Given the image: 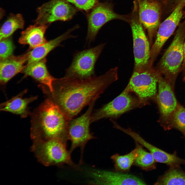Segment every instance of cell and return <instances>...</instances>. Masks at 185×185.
Returning <instances> with one entry per match:
<instances>
[{
	"label": "cell",
	"instance_id": "cell-26",
	"mask_svg": "<svg viewBox=\"0 0 185 185\" xmlns=\"http://www.w3.org/2000/svg\"><path fill=\"white\" fill-rule=\"evenodd\" d=\"M173 128L185 134V108L179 103L172 116L169 130Z\"/></svg>",
	"mask_w": 185,
	"mask_h": 185
},
{
	"label": "cell",
	"instance_id": "cell-16",
	"mask_svg": "<svg viewBox=\"0 0 185 185\" xmlns=\"http://www.w3.org/2000/svg\"><path fill=\"white\" fill-rule=\"evenodd\" d=\"M28 52L19 56L12 55L0 60V82L2 86L5 85L16 75L23 71L24 65L27 61Z\"/></svg>",
	"mask_w": 185,
	"mask_h": 185
},
{
	"label": "cell",
	"instance_id": "cell-23",
	"mask_svg": "<svg viewBox=\"0 0 185 185\" xmlns=\"http://www.w3.org/2000/svg\"><path fill=\"white\" fill-rule=\"evenodd\" d=\"M137 154V149H135L129 153L123 155L115 154L111 156L116 171L125 172L129 171L134 163Z\"/></svg>",
	"mask_w": 185,
	"mask_h": 185
},
{
	"label": "cell",
	"instance_id": "cell-6",
	"mask_svg": "<svg viewBox=\"0 0 185 185\" xmlns=\"http://www.w3.org/2000/svg\"><path fill=\"white\" fill-rule=\"evenodd\" d=\"M96 100L93 101L89 105L86 111L80 116L72 119L69 122L67 135L68 140L71 142L69 150L71 153L76 148L79 147L81 158L79 163H82L83 151L88 141L95 138L91 133L89 125L91 122L92 112Z\"/></svg>",
	"mask_w": 185,
	"mask_h": 185
},
{
	"label": "cell",
	"instance_id": "cell-22",
	"mask_svg": "<svg viewBox=\"0 0 185 185\" xmlns=\"http://www.w3.org/2000/svg\"><path fill=\"white\" fill-rule=\"evenodd\" d=\"M24 24L21 14H11L1 27L0 40L9 37L16 30L23 28Z\"/></svg>",
	"mask_w": 185,
	"mask_h": 185
},
{
	"label": "cell",
	"instance_id": "cell-31",
	"mask_svg": "<svg viewBox=\"0 0 185 185\" xmlns=\"http://www.w3.org/2000/svg\"><path fill=\"white\" fill-rule=\"evenodd\" d=\"M184 135H185V134H184Z\"/></svg>",
	"mask_w": 185,
	"mask_h": 185
},
{
	"label": "cell",
	"instance_id": "cell-9",
	"mask_svg": "<svg viewBox=\"0 0 185 185\" xmlns=\"http://www.w3.org/2000/svg\"><path fill=\"white\" fill-rule=\"evenodd\" d=\"M131 27L134 58L133 72L144 71L153 67L150 64L151 49L149 41L140 22L132 20Z\"/></svg>",
	"mask_w": 185,
	"mask_h": 185
},
{
	"label": "cell",
	"instance_id": "cell-28",
	"mask_svg": "<svg viewBox=\"0 0 185 185\" xmlns=\"http://www.w3.org/2000/svg\"><path fill=\"white\" fill-rule=\"evenodd\" d=\"M75 5L78 8L86 12L91 10L97 3L98 0H66Z\"/></svg>",
	"mask_w": 185,
	"mask_h": 185
},
{
	"label": "cell",
	"instance_id": "cell-27",
	"mask_svg": "<svg viewBox=\"0 0 185 185\" xmlns=\"http://www.w3.org/2000/svg\"><path fill=\"white\" fill-rule=\"evenodd\" d=\"M0 59L3 60L12 55L14 47L9 37L0 40Z\"/></svg>",
	"mask_w": 185,
	"mask_h": 185
},
{
	"label": "cell",
	"instance_id": "cell-3",
	"mask_svg": "<svg viewBox=\"0 0 185 185\" xmlns=\"http://www.w3.org/2000/svg\"><path fill=\"white\" fill-rule=\"evenodd\" d=\"M185 40V25H182L178 28L172 41L155 68L173 89L184 60Z\"/></svg>",
	"mask_w": 185,
	"mask_h": 185
},
{
	"label": "cell",
	"instance_id": "cell-11",
	"mask_svg": "<svg viewBox=\"0 0 185 185\" xmlns=\"http://www.w3.org/2000/svg\"><path fill=\"white\" fill-rule=\"evenodd\" d=\"M158 91L155 100L159 107V122L165 130H169L171 118L178 104L170 83L160 73L158 82Z\"/></svg>",
	"mask_w": 185,
	"mask_h": 185
},
{
	"label": "cell",
	"instance_id": "cell-15",
	"mask_svg": "<svg viewBox=\"0 0 185 185\" xmlns=\"http://www.w3.org/2000/svg\"><path fill=\"white\" fill-rule=\"evenodd\" d=\"M92 179L89 183L99 185H145V183L133 175L116 171L94 170L90 172Z\"/></svg>",
	"mask_w": 185,
	"mask_h": 185
},
{
	"label": "cell",
	"instance_id": "cell-17",
	"mask_svg": "<svg viewBox=\"0 0 185 185\" xmlns=\"http://www.w3.org/2000/svg\"><path fill=\"white\" fill-rule=\"evenodd\" d=\"M78 27V26H76L56 38L32 49L31 51L27 52L28 57L27 65L44 59L51 51L59 45L63 41L69 38H74V36L70 34L71 32Z\"/></svg>",
	"mask_w": 185,
	"mask_h": 185
},
{
	"label": "cell",
	"instance_id": "cell-21",
	"mask_svg": "<svg viewBox=\"0 0 185 185\" xmlns=\"http://www.w3.org/2000/svg\"><path fill=\"white\" fill-rule=\"evenodd\" d=\"M148 150L156 162L165 164L171 168L179 167L181 165H185V159L179 157L175 153H169L151 144Z\"/></svg>",
	"mask_w": 185,
	"mask_h": 185
},
{
	"label": "cell",
	"instance_id": "cell-8",
	"mask_svg": "<svg viewBox=\"0 0 185 185\" xmlns=\"http://www.w3.org/2000/svg\"><path fill=\"white\" fill-rule=\"evenodd\" d=\"M131 93L125 88L113 100L92 114L91 123L104 118L113 119L117 118L126 112L139 107L138 98L131 95Z\"/></svg>",
	"mask_w": 185,
	"mask_h": 185
},
{
	"label": "cell",
	"instance_id": "cell-24",
	"mask_svg": "<svg viewBox=\"0 0 185 185\" xmlns=\"http://www.w3.org/2000/svg\"><path fill=\"white\" fill-rule=\"evenodd\" d=\"M179 168H171L159 178L154 184L185 185V172Z\"/></svg>",
	"mask_w": 185,
	"mask_h": 185
},
{
	"label": "cell",
	"instance_id": "cell-5",
	"mask_svg": "<svg viewBox=\"0 0 185 185\" xmlns=\"http://www.w3.org/2000/svg\"><path fill=\"white\" fill-rule=\"evenodd\" d=\"M159 73L153 67L141 72H133L125 88L136 95L139 107L148 105L151 100H155Z\"/></svg>",
	"mask_w": 185,
	"mask_h": 185
},
{
	"label": "cell",
	"instance_id": "cell-10",
	"mask_svg": "<svg viewBox=\"0 0 185 185\" xmlns=\"http://www.w3.org/2000/svg\"><path fill=\"white\" fill-rule=\"evenodd\" d=\"M35 24H50L56 21H66L72 18L77 10L66 0H51L37 9Z\"/></svg>",
	"mask_w": 185,
	"mask_h": 185
},
{
	"label": "cell",
	"instance_id": "cell-4",
	"mask_svg": "<svg viewBox=\"0 0 185 185\" xmlns=\"http://www.w3.org/2000/svg\"><path fill=\"white\" fill-rule=\"evenodd\" d=\"M67 142L60 138L33 141L31 150L38 160L45 166L67 164L79 170L80 168L72 161L71 153L67 149Z\"/></svg>",
	"mask_w": 185,
	"mask_h": 185
},
{
	"label": "cell",
	"instance_id": "cell-13",
	"mask_svg": "<svg viewBox=\"0 0 185 185\" xmlns=\"http://www.w3.org/2000/svg\"><path fill=\"white\" fill-rule=\"evenodd\" d=\"M121 18L107 4L97 3L91 9L87 16V42L90 43L94 41L98 31L106 23L114 19Z\"/></svg>",
	"mask_w": 185,
	"mask_h": 185
},
{
	"label": "cell",
	"instance_id": "cell-25",
	"mask_svg": "<svg viewBox=\"0 0 185 185\" xmlns=\"http://www.w3.org/2000/svg\"><path fill=\"white\" fill-rule=\"evenodd\" d=\"M137 149V154L135 164L143 170L149 171L156 168V161L151 154L145 150L143 146L135 142Z\"/></svg>",
	"mask_w": 185,
	"mask_h": 185
},
{
	"label": "cell",
	"instance_id": "cell-18",
	"mask_svg": "<svg viewBox=\"0 0 185 185\" xmlns=\"http://www.w3.org/2000/svg\"><path fill=\"white\" fill-rule=\"evenodd\" d=\"M25 89L8 100L1 104V111L9 112L20 115L22 118L27 117L30 114L28 105L37 99V96L24 98L27 92Z\"/></svg>",
	"mask_w": 185,
	"mask_h": 185
},
{
	"label": "cell",
	"instance_id": "cell-29",
	"mask_svg": "<svg viewBox=\"0 0 185 185\" xmlns=\"http://www.w3.org/2000/svg\"><path fill=\"white\" fill-rule=\"evenodd\" d=\"M184 58L180 72H182L183 74V77L185 76V40L184 44Z\"/></svg>",
	"mask_w": 185,
	"mask_h": 185
},
{
	"label": "cell",
	"instance_id": "cell-30",
	"mask_svg": "<svg viewBox=\"0 0 185 185\" xmlns=\"http://www.w3.org/2000/svg\"><path fill=\"white\" fill-rule=\"evenodd\" d=\"M183 80L185 82V76L183 77Z\"/></svg>",
	"mask_w": 185,
	"mask_h": 185
},
{
	"label": "cell",
	"instance_id": "cell-12",
	"mask_svg": "<svg viewBox=\"0 0 185 185\" xmlns=\"http://www.w3.org/2000/svg\"><path fill=\"white\" fill-rule=\"evenodd\" d=\"M184 5L180 1L170 15L159 26L156 39L151 49L150 64L153 66L162 48L174 32L183 15Z\"/></svg>",
	"mask_w": 185,
	"mask_h": 185
},
{
	"label": "cell",
	"instance_id": "cell-20",
	"mask_svg": "<svg viewBox=\"0 0 185 185\" xmlns=\"http://www.w3.org/2000/svg\"><path fill=\"white\" fill-rule=\"evenodd\" d=\"M50 24L31 25L23 31L18 42L21 44H27L33 49L47 42L44 36L45 31Z\"/></svg>",
	"mask_w": 185,
	"mask_h": 185
},
{
	"label": "cell",
	"instance_id": "cell-7",
	"mask_svg": "<svg viewBox=\"0 0 185 185\" xmlns=\"http://www.w3.org/2000/svg\"><path fill=\"white\" fill-rule=\"evenodd\" d=\"M105 46V43L100 44L76 53L64 76L84 79L94 76L96 62Z\"/></svg>",
	"mask_w": 185,
	"mask_h": 185
},
{
	"label": "cell",
	"instance_id": "cell-14",
	"mask_svg": "<svg viewBox=\"0 0 185 185\" xmlns=\"http://www.w3.org/2000/svg\"><path fill=\"white\" fill-rule=\"evenodd\" d=\"M138 1L140 21L147 30L148 38L151 45L160 24V6L158 3L155 1Z\"/></svg>",
	"mask_w": 185,
	"mask_h": 185
},
{
	"label": "cell",
	"instance_id": "cell-2",
	"mask_svg": "<svg viewBox=\"0 0 185 185\" xmlns=\"http://www.w3.org/2000/svg\"><path fill=\"white\" fill-rule=\"evenodd\" d=\"M31 136L33 141L54 138L68 140L69 121L58 106L47 98L31 113Z\"/></svg>",
	"mask_w": 185,
	"mask_h": 185
},
{
	"label": "cell",
	"instance_id": "cell-19",
	"mask_svg": "<svg viewBox=\"0 0 185 185\" xmlns=\"http://www.w3.org/2000/svg\"><path fill=\"white\" fill-rule=\"evenodd\" d=\"M44 59L35 63L26 65L23 70L25 76H30L46 87L49 91H53V84L55 78L49 73Z\"/></svg>",
	"mask_w": 185,
	"mask_h": 185
},
{
	"label": "cell",
	"instance_id": "cell-1",
	"mask_svg": "<svg viewBox=\"0 0 185 185\" xmlns=\"http://www.w3.org/2000/svg\"><path fill=\"white\" fill-rule=\"evenodd\" d=\"M118 68L111 69L99 76L79 79L64 76L55 78L53 91L43 90L48 98L57 105L70 121L100 95L118 78Z\"/></svg>",
	"mask_w": 185,
	"mask_h": 185
}]
</instances>
